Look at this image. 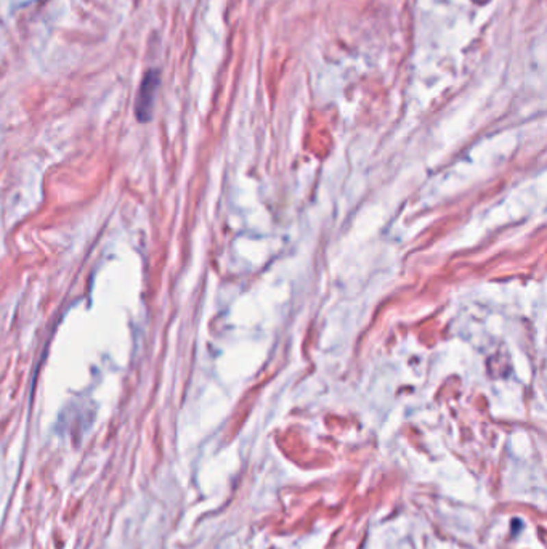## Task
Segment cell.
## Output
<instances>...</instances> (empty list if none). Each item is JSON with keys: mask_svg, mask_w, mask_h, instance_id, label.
Here are the masks:
<instances>
[{"mask_svg": "<svg viewBox=\"0 0 547 549\" xmlns=\"http://www.w3.org/2000/svg\"><path fill=\"white\" fill-rule=\"evenodd\" d=\"M157 87H159V73L148 71L147 76L143 77L142 86H140L137 105H135V112H137L140 122L151 121Z\"/></svg>", "mask_w": 547, "mask_h": 549, "instance_id": "1", "label": "cell"}]
</instances>
